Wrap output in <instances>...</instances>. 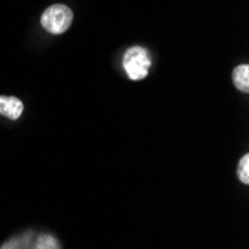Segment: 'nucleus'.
Here are the masks:
<instances>
[{
	"mask_svg": "<svg viewBox=\"0 0 249 249\" xmlns=\"http://www.w3.org/2000/svg\"><path fill=\"white\" fill-rule=\"evenodd\" d=\"M237 178L242 180L243 184L249 182V155L245 154L240 161H239V167H237Z\"/></svg>",
	"mask_w": 249,
	"mask_h": 249,
	"instance_id": "obj_6",
	"label": "nucleus"
},
{
	"mask_svg": "<svg viewBox=\"0 0 249 249\" xmlns=\"http://www.w3.org/2000/svg\"><path fill=\"white\" fill-rule=\"evenodd\" d=\"M24 112V103L17 97L0 96V115L11 120H18Z\"/></svg>",
	"mask_w": 249,
	"mask_h": 249,
	"instance_id": "obj_3",
	"label": "nucleus"
},
{
	"mask_svg": "<svg viewBox=\"0 0 249 249\" xmlns=\"http://www.w3.org/2000/svg\"><path fill=\"white\" fill-rule=\"evenodd\" d=\"M73 22V12L66 5H53L43 11L40 17V24L48 33L61 35L72 26Z\"/></svg>",
	"mask_w": 249,
	"mask_h": 249,
	"instance_id": "obj_1",
	"label": "nucleus"
},
{
	"mask_svg": "<svg viewBox=\"0 0 249 249\" xmlns=\"http://www.w3.org/2000/svg\"><path fill=\"white\" fill-rule=\"evenodd\" d=\"M35 249H60V243L51 234H42L35 243Z\"/></svg>",
	"mask_w": 249,
	"mask_h": 249,
	"instance_id": "obj_5",
	"label": "nucleus"
},
{
	"mask_svg": "<svg viewBox=\"0 0 249 249\" xmlns=\"http://www.w3.org/2000/svg\"><path fill=\"white\" fill-rule=\"evenodd\" d=\"M123 66L127 76L131 81H141L148 76L151 67L149 53L142 47H131L125 51Z\"/></svg>",
	"mask_w": 249,
	"mask_h": 249,
	"instance_id": "obj_2",
	"label": "nucleus"
},
{
	"mask_svg": "<svg viewBox=\"0 0 249 249\" xmlns=\"http://www.w3.org/2000/svg\"><path fill=\"white\" fill-rule=\"evenodd\" d=\"M233 82L237 89L243 93L249 91V66L240 64L233 71Z\"/></svg>",
	"mask_w": 249,
	"mask_h": 249,
	"instance_id": "obj_4",
	"label": "nucleus"
},
{
	"mask_svg": "<svg viewBox=\"0 0 249 249\" xmlns=\"http://www.w3.org/2000/svg\"><path fill=\"white\" fill-rule=\"evenodd\" d=\"M0 249H19V240L18 239H11L9 242L3 243Z\"/></svg>",
	"mask_w": 249,
	"mask_h": 249,
	"instance_id": "obj_7",
	"label": "nucleus"
}]
</instances>
